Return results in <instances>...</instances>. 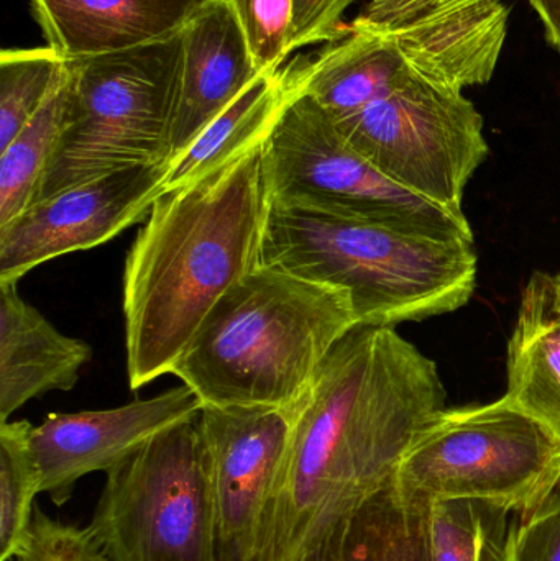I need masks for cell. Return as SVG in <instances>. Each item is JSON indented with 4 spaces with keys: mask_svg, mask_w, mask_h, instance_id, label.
Wrapping results in <instances>:
<instances>
[{
    "mask_svg": "<svg viewBox=\"0 0 560 561\" xmlns=\"http://www.w3.org/2000/svg\"><path fill=\"white\" fill-rule=\"evenodd\" d=\"M255 68L275 71L295 53L293 0H230Z\"/></svg>",
    "mask_w": 560,
    "mask_h": 561,
    "instance_id": "24",
    "label": "cell"
},
{
    "mask_svg": "<svg viewBox=\"0 0 560 561\" xmlns=\"http://www.w3.org/2000/svg\"><path fill=\"white\" fill-rule=\"evenodd\" d=\"M508 514L482 501L431 503L433 561H502Z\"/></svg>",
    "mask_w": 560,
    "mask_h": 561,
    "instance_id": "22",
    "label": "cell"
},
{
    "mask_svg": "<svg viewBox=\"0 0 560 561\" xmlns=\"http://www.w3.org/2000/svg\"><path fill=\"white\" fill-rule=\"evenodd\" d=\"M357 325L347 290L262 265L220 297L171 375L204 408L292 414L332 346Z\"/></svg>",
    "mask_w": 560,
    "mask_h": 561,
    "instance_id": "3",
    "label": "cell"
},
{
    "mask_svg": "<svg viewBox=\"0 0 560 561\" xmlns=\"http://www.w3.org/2000/svg\"><path fill=\"white\" fill-rule=\"evenodd\" d=\"M209 0H28L46 46L66 61L180 35Z\"/></svg>",
    "mask_w": 560,
    "mask_h": 561,
    "instance_id": "16",
    "label": "cell"
},
{
    "mask_svg": "<svg viewBox=\"0 0 560 561\" xmlns=\"http://www.w3.org/2000/svg\"><path fill=\"white\" fill-rule=\"evenodd\" d=\"M262 148L155 201L125 260L132 391L171 373L220 297L262 266Z\"/></svg>",
    "mask_w": 560,
    "mask_h": 561,
    "instance_id": "2",
    "label": "cell"
},
{
    "mask_svg": "<svg viewBox=\"0 0 560 561\" xmlns=\"http://www.w3.org/2000/svg\"><path fill=\"white\" fill-rule=\"evenodd\" d=\"M505 398L560 440V290L555 275L526 284L508 342Z\"/></svg>",
    "mask_w": 560,
    "mask_h": 561,
    "instance_id": "19",
    "label": "cell"
},
{
    "mask_svg": "<svg viewBox=\"0 0 560 561\" xmlns=\"http://www.w3.org/2000/svg\"><path fill=\"white\" fill-rule=\"evenodd\" d=\"M262 168L268 204L473 242L466 214L450 213L384 176L306 91L286 105L270 131Z\"/></svg>",
    "mask_w": 560,
    "mask_h": 561,
    "instance_id": "8",
    "label": "cell"
},
{
    "mask_svg": "<svg viewBox=\"0 0 560 561\" xmlns=\"http://www.w3.org/2000/svg\"><path fill=\"white\" fill-rule=\"evenodd\" d=\"M508 22L505 0H454L393 28L345 26L341 39L312 56L306 94L341 121L413 81L456 91L489 84Z\"/></svg>",
    "mask_w": 560,
    "mask_h": 561,
    "instance_id": "5",
    "label": "cell"
},
{
    "mask_svg": "<svg viewBox=\"0 0 560 561\" xmlns=\"http://www.w3.org/2000/svg\"><path fill=\"white\" fill-rule=\"evenodd\" d=\"M7 561H112L88 527L53 519L35 506L19 549Z\"/></svg>",
    "mask_w": 560,
    "mask_h": 561,
    "instance_id": "25",
    "label": "cell"
},
{
    "mask_svg": "<svg viewBox=\"0 0 560 561\" xmlns=\"http://www.w3.org/2000/svg\"><path fill=\"white\" fill-rule=\"evenodd\" d=\"M68 61L49 46L0 53V151L28 124L68 76Z\"/></svg>",
    "mask_w": 560,
    "mask_h": 561,
    "instance_id": "21",
    "label": "cell"
},
{
    "mask_svg": "<svg viewBox=\"0 0 560 561\" xmlns=\"http://www.w3.org/2000/svg\"><path fill=\"white\" fill-rule=\"evenodd\" d=\"M510 527L502 561H560V480L542 503Z\"/></svg>",
    "mask_w": 560,
    "mask_h": 561,
    "instance_id": "26",
    "label": "cell"
},
{
    "mask_svg": "<svg viewBox=\"0 0 560 561\" xmlns=\"http://www.w3.org/2000/svg\"><path fill=\"white\" fill-rule=\"evenodd\" d=\"M312 56L260 75L168 167L164 191L180 190L265 144L286 105L306 91Z\"/></svg>",
    "mask_w": 560,
    "mask_h": 561,
    "instance_id": "18",
    "label": "cell"
},
{
    "mask_svg": "<svg viewBox=\"0 0 560 561\" xmlns=\"http://www.w3.org/2000/svg\"><path fill=\"white\" fill-rule=\"evenodd\" d=\"M69 66V65H68ZM71 117L69 71L28 124L0 151V227L32 206Z\"/></svg>",
    "mask_w": 560,
    "mask_h": 561,
    "instance_id": "20",
    "label": "cell"
},
{
    "mask_svg": "<svg viewBox=\"0 0 560 561\" xmlns=\"http://www.w3.org/2000/svg\"><path fill=\"white\" fill-rule=\"evenodd\" d=\"M446 399L436 363L391 327L345 333L292 412L288 450L249 561H292L322 517L393 480Z\"/></svg>",
    "mask_w": 560,
    "mask_h": 561,
    "instance_id": "1",
    "label": "cell"
},
{
    "mask_svg": "<svg viewBox=\"0 0 560 561\" xmlns=\"http://www.w3.org/2000/svg\"><path fill=\"white\" fill-rule=\"evenodd\" d=\"M171 161L260 75L230 0H209L181 33Z\"/></svg>",
    "mask_w": 560,
    "mask_h": 561,
    "instance_id": "14",
    "label": "cell"
},
{
    "mask_svg": "<svg viewBox=\"0 0 560 561\" xmlns=\"http://www.w3.org/2000/svg\"><path fill=\"white\" fill-rule=\"evenodd\" d=\"M197 424L209 465L219 561H249L288 450L292 414L203 408Z\"/></svg>",
    "mask_w": 560,
    "mask_h": 561,
    "instance_id": "12",
    "label": "cell"
},
{
    "mask_svg": "<svg viewBox=\"0 0 560 561\" xmlns=\"http://www.w3.org/2000/svg\"><path fill=\"white\" fill-rule=\"evenodd\" d=\"M32 431L28 421L0 422V561L19 549L32 523L33 501L42 493Z\"/></svg>",
    "mask_w": 560,
    "mask_h": 561,
    "instance_id": "23",
    "label": "cell"
},
{
    "mask_svg": "<svg viewBox=\"0 0 560 561\" xmlns=\"http://www.w3.org/2000/svg\"><path fill=\"white\" fill-rule=\"evenodd\" d=\"M91 358V345L53 327L16 283H0V422L45 392L71 391Z\"/></svg>",
    "mask_w": 560,
    "mask_h": 561,
    "instance_id": "17",
    "label": "cell"
},
{
    "mask_svg": "<svg viewBox=\"0 0 560 561\" xmlns=\"http://www.w3.org/2000/svg\"><path fill=\"white\" fill-rule=\"evenodd\" d=\"M197 419L157 435L105 473L89 529L112 561H219Z\"/></svg>",
    "mask_w": 560,
    "mask_h": 561,
    "instance_id": "9",
    "label": "cell"
},
{
    "mask_svg": "<svg viewBox=\"0 0 560 561\" xmlns=\"http://www.w3.org/2000/svg\"><path fill=\"white\" fill-rule=\"evenodd\" d=\"M555 278H556V283H558V287L560 290V273H558V275H555Z\"/></svg>",
    "mask_w": 560,
    "mask_h": 561,
    "instance_id": "30",
    "label": "cell"
},
{
    "mask_svg": "<svg viewBox=\"0 0 560 561\" xmlns=\"http://www.w3.org/2000/svg\"><path fill=\"white\" fill-rule=\"evenodd\" d=\"M559 480V438L505 396L434 414L397 471L404 493L430 503L482 501L518 514L535 510Z\"/></svg>",
    "mask_w": 560,
    "mask_h": 561,
    "instance_id": "7",
    "label": "cell"
},
{
    "mask_svg": "<svg viewBox=\"0 0 560 561\" xmlns=\"http://www.w3.org/2000/svg\"><path fill=\"white\" fill-rule=\"evenodd\" d=\"M262 265L341 287L358 325L395 329L469 304L479 256L467 240L268 204Z\"/></svg>",
    "mask_w": 560,
    "mask_h": 561,
    "instance_id": "4",
    "label": "cell"
},
{
    "mask_svg": "<svg viewBox=\"0 0 560 561\" xmlns=\"http://www.w3.org/2000/svg\"><path fill=\"white\" fill-rule=\"evenodd\" d=\"M181 33L68 61L71 117L35 203L115 171L170 164Z\"/></svg>",
    "mask_w": 560,
    "mask_h": 561,
    "instance_id": "6",
    "label": "cell"
},
{
    "mask_svg": "<svg viewBox=\"0 0 560 561\" xmlns=\"http://www.w3.org/2000/svg\"><path fill=\"white\" fill-rule=\"evenodd\" d=\"M334 122L347 144L388 180L464 214L467 184L490 150L482 114L462 91L413 81Z\"/></svg>",
    "mask_w": 560,
    "mask_h": 561,
    "instance_id": "10",
    "label": "cell"
},
{
    "mask_svg": "<svg viewBox=\"0 0 560 561\" xmlns=\"http://www.w3.org/2000/svg\"><path fill=\"white\" fill-rule=\"evenodd\" d=\"M529 5L541 20L546 42L560 53V0H529Z\"/></svg>",
    "mask_w": 560,
    "mask_h": 561,
    "instance_id": "29",
    "label": "cell"
},
{
    "mask_svg": "<svg viewBox=\"0 0 560 561\" xmlns=\"http://www.w3.org/2000/svg\"><path fill=\"white\" fill-rule=\"evenodd\" d=\"M203 408L183 385L121 408L49 414L30 437L42 493L65 506L81 478L121 467L157 435L196 421Z\"/></svg>",
    "mask_w": 560,
    "mask_h": 561,
    "instance_id": "13",
    "label": "cell"
},
{
    "mask_svg": "<svg viewBox=\"0 0 560 561\" xmlns=\"http://www.w3.org/2000/svg\"><path fill=\"white\" fill-rule=\"evenodd\" d=\"M292 561H433L431 503L395 477L322 517Z\"/></svg>",
    "mask_w": 560,
    "mask_h": 561,
    "instance_id": "15",
    "label": "cell"
},
{
    "mask_svg": "<svg viewBox=\"0 0 560 561\" xmlns=\"http://www.w3.org/2000/svg\"><path fill=\"white\" fill-rule=\"evenodd\" d=\"M168 167L115 171L32 204L0 227V283H19L49 260L94 249L147 220Z\"/></svg>",
    "mask_w": 560,
    "mask_h": 561,
    "instance_id": "11",
    "label": "cell"
},
{
    "mask_svg": "<svg viewBox=\"0 0 560 561\" xmlns=\"http://www.w3.org/2000/svg\"><path fill=\"white\" fill-rule=\"evenodd\" d=\"M450 2L454 0H368L364 10L347 26L362 30L393 28L423 19Z\"/></svg>",
    "mask_w": 560,
    "mask_h": 561,
    "instance_id": "28",
    "label": "cell"
},
{
    "mask_svg": "<svg viewBox=\"0 0 560 561\" xmlns=\"http://www.w3.org/2000/svg\"><path fill=\"white\" fill-rule=\"evenodd\" d=\"M295 51L318 43H334L345 35L344 15L354 0H293Z\"/></svg>",
    "mask_w": 560,
    "mask_h": 561,
    "instance_id": "27",
    "label": "cell"
}]
</instances>
